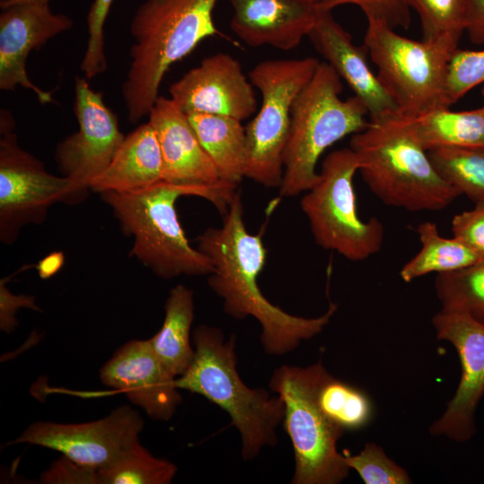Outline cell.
Masks as SVG:
<instances>
[{"label": "cell", "instance_id": "3957f363", "mask_svg": "<svg viewBox=\"0 0 484 484\" xmlns=\"http://www.w3.org/2000/svg\"><path fill=\"white\" fill-rule=\"evenodd\" d=\"M350 148L362 179L385 204L411 212L438 211L460 194L436 170L428 151L400 113L369 119Z\"/></svg>", "mask_w": 484, "mask_h": 484}, {"label": "cell", "instance_id": "484cf974", "mask_svg": "<svg viewBox=\"0 0 484 484\" xmlns=\"http://www.w3.org/2000/svg\"><path fill=\"white\" fill-rule=\"evenodd\" d=\"M316 402L325 417L342 430H357L367 426L373 416L367 394L332 376L322 374L315 391Z\"/></svg>", "mask_w": 484, "mask_h": 484}, {"label": "cell", "instance_id": "603a6c76", "mask_svg": "<svg viewBox=\"0 0 484 484\" xmlns=\"http://www.w3.org/2000/svg\"><path fill=\"white\" fill-rule=\"evenodd\" d=\"M164 308L162 326L149 341L163 366L178 377L186 371L194 355L190 341L194 292L183 284L177 285L170 290Z\"/></svg>", "mask_w": 484, "mask_h": 484}, {"label": "cell", "instance_id": "ba28073f", "mask_svg": "<svg viewBox=\"0 0 484 484\" xmlns=\"http://www.w3.org/2000/svg\"><path fill=\"white\" fill-rule=\"evenodd\" d=\"M364 46L401 115L416 117L447 108V70L458 47L440 40L411 39L376 20H367Z\"/></svg>", "mask_w": 484, "mask_h": 484}, {"label": "cell", "instance_id": "7c38bea8", "mask_svg": "<svg viewBox=\"0 0 484 484\" xmlns=\"http://www.w3.org/2000/svg\"><path fill=\"white\" fill-rule=\"evenodd\" d=\"M148 116L161 150L163 180L208 200L223 216L237 187L220 179L187 115L172 99L159 96Z\"/></svg>", "mask_w": 484, "mask_h": 484}, {"label": "cell", "instance_id": "83f0119b", "mask_svg": "<svg viewBox=\"0 0 484 484\" xmlns=\"http://www.w3.org/2000/svg\"><path fill=\"white\" fill-rule=\"evenodd\" d=\"M435 289L442 311L462 314L484 324V259L437 273Z\"/></svg>", "mask_w": 484, "mask_h": 484}, {"label": "cell", "instance_id": "5bb4252c", "mask_svg": "<svg viewBox=\"0 0 484 484\" xmlns=\"http://www.w3.org/2000/svg\"><path fill=\"white\" fill-rule=\"evenodd\" d=\"M143 429L139 413L124 405L105 418L86 423L35 422L13 443L56 450L82 466L100 470L140 441Z\"/></svg>", "mask_w": 484, "mask_h": 484}, {"label": "cell", "instance_id": "8d00e7d4", "mask_svg": "<svg viewBox=\"0 0 484 484\" xmlns=\"http://www.w3.org/2000/svg\"><path fill=\"white\" fill-rule=\"evenodd\" d=\"M1 313L0 326L1 330L10 333L17 324L14 314L20 307H29L39 311V308L35 304V299L31 296H14L5 287L4 281H1Z\"/></svg>", "mask_w": 484, "mask_h": 484}, {"label": "cell", "instance_id": "e0dca14e", "mask_svg": "<svg viewBox=\"0 0 484 484\" xmlns=\"http://www.w3.org/2000/svg\"><path fill=\"white\" fill-rule=\"evenodd\" d=\"M63 13H54L49 4L21 3L2 9L0 14V89L13 91L20 85L33 91L41 104L53 101L51 92L35 85L26 72L32 50L73 27Z\"/></svg>", "mask_w": 484, "mask_h": 484}, {"label": "cell", "instance_id": "277c9868", "mask_svg": "<svg viewBox=\"0 0 484 484\" xmlns=\"http://www.w3.org/2000/svg\"><path fill=\"white\" fill-rule=\"evenodd\" d=\"M193 342L194 359L177 377V387L204 396L229 414L240 435L243 460L276 445L284 403L279 395L243 382L237 369L235 335L226 340L220 329L202 324L194 330Z\"/></svg>", "mask_w": 484, "mask_h": 484}, {"label": "cell", "instance_id": "74e56055", "mask_svg": "<svg viewBox=\"0 0 484 484\" xmlns=\"http://www.w3.org/2000/svg\"><path fill=\"white\" fill-rule=\"evenodd\" d=\"M470 41L484 46V0H466V26Z\"/></svg>", "mask_w": 484, "mask_h": 484}, {"label": "cell", "instance_id": "6da1fadb", "mask_svg": "<svg viewBox=\"0 0 484 484\" xmlns=\"http://www.w3.org/2000/svg\"><path fill=\"white\" fill-rule=\"evenodd\" d=\"M220 228H209L197 238V248L211 261L208 285L223 304L224 312L238 320L255 318L261 325L264 350L273 356L293 351L302 341L320 333L337 311L330 302L321 315L307 318L289 314L271 303L257 279L266 261L262 234L247 231L240 193L235 194Z\"/></svg>", "mask_w": 484, "mask_h": 484}, {"label": "cell", "instance_id": "f546056e", "mask_svg": "<svg viewBox=\"0 0 484 484\" xmlns=\"http://www.w3.org/2000/svg\"><path fill=\"white\" fill-rule=\"evenodd\" d=\"M419 16L422 39L458 47L465 32L466 0H405Z\"/></svg>", "mask_w": 484, "mask_h": 484}, {"label": "cell", "instance_id": "4dcf8cb0", "mask_svg": "<svg viewBox=\"0 0 484 484\" xmlns=\"http://www.w3.org/2000/svg\"><path fill=\"white\" fill-rule=\"evenodd\" d=\"M344 462L354 470L366 484H410L412 480L408 471L386 455L383 448L366 443L357 454L344 452Z\"/></svg>", "mask_w": 484, "mask_h": 484}, {"label": "cell", "instance_id": "7402d4cb", "mask_svg": "<svg viewBox=\"0 0 484 484\" xmlns=\"http://www.w3.org/2000/svg\"><path fill=\"white\" fill-rule=\"evenodd\" d=\"M186 115L220 179L238 187L245 177L246 161V126L242 121L208 113Z\"/></svg>", "mask_w": 484, "mask_h": 484}, {"label": "cell", "instance_id": "44dd1931", "mask_svg": "<svg viewBox=\"0 0 484 484\" xmlns=\"http://www.w3.org/2000/svg\"><path fill=\"white\" fill-rule=\"evenodd\" d=\"M163 180V160L154 128L148 121L125 136L104 172L95 178L90 190L133 192Z\"/></svg>", "mask_w": 484, "mask_h": 484}, {"label": "cell", "instance_id": "7a4b0ae2", "mask_svg": "<svg viewBox=\"0 0 484 484\" xmlns=\"http://www.w3.org/2000/svg\"><path fill=\"white\" fill-rule=\"evenodd\" d=\"M219 0H145L136 10L130 33V66L122 86L128 120L149 115L165 73L203 39L224 36L215 26Z\"/></svg>", "mask_w": 484, "mask_h": 484}, {"label": "cell", "instance_id": "836d02e7", "mask_svg": "<svg viewBox=\"0 0 484 484\" xmlns=\"http://www.w3.org/2000/svg\"><path fill=\"white\" fill-rule=\"evenodd\" d=\"M321 11H332L342 4H355L367 20L382 22L389 27L408 28L410 6L405 0H317Z\"/></svg>", "mask_w": 484, "mask_h": 484}, {"label": "cell", "instance_id": "f1b7e54d", "mask_svg": "<svg viewBox=\"0 0 484 484\" xmlns=\"http://www.w3.org/2000/svg\"><path fill=\"white\" fill-rule=\"evenodd\" d=\"M177 471L176 464L154 456L138 441L99 474L100 484H169Z\"/></svg>", "mask_w": 484, "mask_h": 484}, {"label": "cell", "instance_id": "8992f818", "mask_svg": "<svg viewBox=\"0 0 484 484\" xmlns=\"http://www.w3.org/2000/svg\"><path fill=\"white\" fill-rule=\"evenodd\" d=\"M102 200L126 236L134 237L130 255L153 273L170 280L180 275H209L213 266L193 247L179 222L176 203L188 189L164 180L133 192L108 191Z\"/></svg>", "mask_w": 484, "mask_h": 484}, {"label": "cell", "instance_id": "ac0fdd59", "mask_svg": "<svg viewBox=\"0 0 484 484\" xmlns=\"http://www.w3.org/2000/svg\"><path fill=\"white\" fill-rule=\"evenodd\" d=\"M99 377L152 419L169 420L182 402L177 377L158 359L149 339L121 346L101 367Z\"/></svg>", "mask_w": 484, "mask_h": 484}, {"label": "cell", "instance_id": "d4e9b609", "mask_svg": "<svg viewBox=\"0 0 484 484\" xmlns=\"http://www.w3.org/2000/svg\"><path fill=\"white\" fill-rule=\"evenodd\" d=\"M415 230L421 248L400 271L405 282L432 272L437 274L462 269L484 259L460 239L442 237L431 221L421 222Z\"/></svg>", "mask_w": 484, "mask_h": 484}, {"label": "cell", "instance_id": "30bf717a", "mask_svg": "<svg viewBox=\"0 0 484 484\" xmlns=\"http://www.w3.org/2000/svg\"><path fill=\"white\" fill-rule=\"evenodd\" d=\"M320 63L315 57L270 59L258 63L249 72L248 78L260 91L262 102L246 126L245 177L265 187L280 188L291 108Z\"/></svg>", "mask_w": 484, "mask_h": 484}, {"label": "cell", "instance_id": "e575fe53", "mask_svg": "<svg viewBox=\"0 0 484 484\" xmlns=\"http://www.w3.org/2000/svg\"><path fill=\"white\" fill-rule=\"evenodd\" d=\"M452 233L484 258V202L454 216Z\"/></svg>", "mask_w": 484, "mask_h": 484}, {"label": "cell", "instance_id": "2e32d148", "mask_svg": "<svg viewBox=\"0 0 484 484\" xmlns=\"http://www.w3.org/2000/svg\"><path fill=\"white\" fill-rule=\"evenodd\" d=\"M170 99L186 113H208L240 121L256 112L254 85L240 63L227 53L202 60L169 89Z\"/></svg>", "mask_w": 484, "mask_h": 484}, {"label": "cell", "instance_id": "ab89813d", "mask_svg": "<svg viewBox=\"0 0 484 484\" xmlns=\"http://www.w3.org/2000/svg\"><path fill=\"white\" fill-rule=\"evenodd\" d=\"M29 2L49 4V0H1L0 7L1 9H3L13 4H21V3H29Z\"/></svg>", "mask_w": 484, "mask_h": 484}, {"label": "cell", "instance_id": "ffe728a7", "mask_svg": "<svg viewBox=\"0 0 484 484\" xmlns=\"http://www.w3.org/2000/svg\"><path fill=\"white\" fill-rule=\"evenodd\" d=\"M341 79L350 86L368 111L369 119L399 113L397 107L367 63L365 46L358 47L333 17L322 11L307 36Z\"/></svg>", "mask_w": 484, "mask_h": 484}, {"label": "cell", "instance_id": "cb8c5ba5", "mask_svg": "<svg viewBox=\"0 0 484 484\" xmlns=\"http://www.w3.org/2000/svg\"><path fill=\"white\" fill-rule=\"evenodd\" d=\"M427 151L450 146H484V108L453 111L439 108L416 117H406Z\"/></svg>", "mask_w": 484, "mask_h": 484}, {"label": "cell", "instance_id": "52a82bcc", "mask_svg": "<svg viewBox=\"0 0 484 484\" xmlns=\"http://www.w3.org/2000/svg\"><path fill=\"white\" fill-rule=\"evenodd\" d=\"M325 369L321 359L307 367L282 365L269 380L270 390L285 407L282 424L295 456L292 484H339L350 470L337 448L344 430L316 402L317 384Z\"/></svg>", "mask_w": 484, "mask_h": 484}, {"label": "cell", "instance_id": "8fae6325", "mask_svg": "<svg viewBox=\"0 0 484 484\" xmlns=\"http://www.w3.org/2000/svg\"><path fill=\"white\" fill-rule=\"evenodd\" d=\"M13 127L11 113L1 110L0 240L6 245L16 241L24 226L43 222L52 204L83 200L68 177L50 174L20 146Z\"/></svg>", "mask_w": 484, "mask_h": 484}, {"label": "cell", "instance_id": "60d3db41", "mask_svg": "<svg viewBox=\"0 0 484 484\" xmlns=\"http://www.w3.org/2000/svg\"><path fill=\"white\" fill-rule=\"evenodd\" d=\"M481 94H482V98H483V106H482V108H484V86L482 87Z\"/></svg>", "mask_w": 484, "mask_h": 484}, {"label": "cell", "instance_id": "1f68e13d", "mask_svg": "<svg viewBox=\"0 0 484 484\" xmlns=\"http://www.w3.org/2000/svg\"><path fill=\"white\" fill-rule=\"evenodd\" d=\"M484 83V48H456L450 59L446 82L445 104L450 108L468 91Z\"/></svg>", "mask_w": 484, "mask_h": 484}, {"label": "cell", "instance_id": "9c48e42d", "mask_svg": "<svg viewBox=\"0 0 484 484\" xmlns=\"http://www.w3.org/2000/svg\"><path fill=\"white\" fill-rule=\"evenodd\" d=\"M359 169V159L350 147L330 152L322 162L317 182L300 201L315 242L353 262L378 253L385 237L379 219L364 220L359 216L353 187Z\"/></svg>", "mask_w": 484, "mask_h": 484}, {"label": "cell", "instance_id": "f35d334b", "mask_svg": "<svg viewBox=\"0 0 484 484\" xmlns=\"http://www.w3.org/2000/svg\"><path fill=\"white\" fill-rule=\"evenodd\" d=\"M64 262V254L57 251L46 255L35 266L41 279H48L60 271Z\"/></svg>", "mask_w": 484, "mask_h": 484}, {"label": "cell", "instance_id": "4fadbf2b", "mask_svg": "<svg viewBox=\"0 0 484 484\" xmlns=\"http://www.w3.org/2000/svg\"><path fill=\"white\" fill-rule=\"evenodd\" d=\"M73 111L79 129L57 144L55 159L64 177L73 183L84 200L91 182L108 167L125 135L102 93L93 91L86 79L78 76Z\"/></svg>", "mask_w": 484, "mask_h": 484}, {"label": "cell", "instance_id": "9a60e30c", "mask_svg": "<svg viewBox=\"0 0 484 484\" xmlns=\"http://www.w3.org/2000/svg\"><path fill=\"white\" fill-rule=\"evenodd\" d=\"M431 322L436 338L455 348L462 374L445 411L428 431L432 436L463 443L476 433V411L484 396V324L465 315L442 310Z\"/></svg>", "mask_w": 484, "mask_h": 484}, {"label": "cell", "instance_id": "d6986e66", "mask_svg": "<svg viewBox=\"0 0 484 484\" xmlns=\"http://www.w3.org/2000/svg\"><path fill=\"white\" fill-rule=\"evenodd\" d=\"M230 29L247 46L281 50L297 48L315 24L317 0H228Z\"/></svg>", "mask_w": 484, "mask_h": 484}, {"label": "cell", "instance_id": "5b68a950", "mask_svg": "<svg viewBox=\"0 0 484 484\" xmlns=\"http://www.w3.org/2000/svg\"><path fill=\"white\" fill-rule=\"evenodd\" d=\"M341 91L340 76L326 62H321L296 97L283 153L280 195L296 196L309 190L319 178L316 165L324 151L367 126L368 111L362 100L355 95L342 99Z\"/></svg>", "mask_w": 484, "mask_h": 484}, {"label": "cell", "instance_id": "d590c367", "mask_svg": "<svg viewBox=\"0 0 484 484\" xmlns=\"http://www.w3.org/2000/svg\"><path fill=\"white\" fill-rule=\"evenodd\" d=\"M46 484H100L99 470L82 466L63 455L40 475Z\"/></svg>", "mask_w": 484, "mask_h": 484}, {"label": "cell", "instance_id": "4316f807", "mask_svg": "<svg viewBox=\"0 0 484 484\" xmlns=\"http://www.w3.org/2000/svg\"><path fill=\"white\" fill-rule=\"evenodd\" d=\"M436 170L474 203L484 202V146L439 147L428 151Z\"/></svg>", "mask_w": 484, "mask_h": 484}, {"label": "cell", "instance_id": "d6a6232c", "mask_svg": "<svg viewBox=\"0 0 484 484\" xmlns=\"http://www.w3.org/2000/svg\"><path fill=\"white\" fill-rule=\"evenodd\" d=\"M114 0H93L88 14V42L81 64L87 79L101 74L107 69L104 25Z\"/></svg>", "mask_w": 484, "mask_h": 484}]
</instances>
